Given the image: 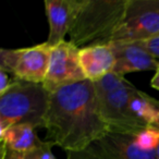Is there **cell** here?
Segmentation results:
<instances>
[{
  "label": "cell",
  "mask_w": 159,
  "mask_h": 159,
  "mask_svg": "<svg viewBox=\"0 0 159 159\" xmlns=\"http://www.w3.org/2000/svg\"><path fill=\"white\" fill-rule=\"evenodd\" d=\"M44 129L46 141L66 152H81L108 134L94 82L85 80L49 93Z\"/></svg>",
  "instance_id": "1"
},
{
  "label": "cell",
  "mask_w": 159,
  "mask_h": 159,
  "mask_svg": "<svg viewBox=\"0 0 159 159\" xmlns=\"http://www.w3.org/2000/svg\"><path fill=\"white\" fill-rule=\"evenodd\" d=\"M129 0H82L70 30V42L77 48L107 43L120 26Z\"/></svg>",
  "instance_id": "2"
},
{
  "label": "cell",
  "mask_w": 159,
  "mask_h": 159,
  "mask_svg": "<svg viewBox=\"0 0 159 159\" xmlns=\"http://www.w3.org/2000/svg\"><path fill=\"white\" fill-rule=\"evenodd\" d=\"M49 93L43 84L14 79L6 93L0 95V132L16 124L44 128Z\"/></svg>",
  "instance_id": "3"
},
{
  "label": "cell",
  "mask_w": 159,
  "mask_h": 159,
  "mask_svg": "<svg viewBox=\"0 0 159 159\" xmlns=\"http://www.w3.org/2000/svg\"><path fill=\"white\" fill-rule=\"evenodd\" d=\"M94 87L99 112L110 132L137 135L146 130L130 112L129 100L135 86L124 76L110 73L94 83Z\"/></svg>",
  "instance_id": "4"
},
{
  "label": "cell",
  "mask_w": 159,
  "mask_h": 159,
  "mask_svg": "<svg viewBox=\"0 0 159 159\" xmlns=\"http://www.w3.org/2000/svg\"><path fill=\"white\" fill-rule=\"evenodd\" d=\"M51 46L46 42L31 47L0 50V68L20 81L43 84L47 74Z\"/></svg>",
  "instance_id": "5"
},
{
  "label": "cell",
  "mask_w": 159,
  "mask_h": 159,
  "mask_svg": "<svg viewBox=\"0 0 159 159\" xmlns=\"http://www.w3.org/2000/svg\"><path fill=\"white\" fill-rule=\"evenodd\" d=\"M159 36V0H129L120 26L107 43L143 42Z\"/></svg>",
  "instance_id": "6"
},
{
  "label": "cell",
  "mask_w": 159,
  "mask_h": 159,
  "mask_svg": "<svg viewBox=\"0 0 159 159\" xmlns=\"http://www.w3.org/2000/svg\"><path fill=\"white\" fill-rule=\"evenodd\" d=\"M66 159H157L156 150H146L135 135L109 132L81 152H66Z\"/></svg>",
  "instance_id": "7"
},
{
  "label": "cell",
  "mask_w": 159,
  "mask_h": 159,
  "mask_svg": "<svg viewBox=\"0 0 159 159\" xmlns=\"http://www.w3.org/2000/svg\"><path fill=\"white\" fill-rule=\"evenodd\" d=\"M79 51L80 48L66 40L51 47L48 70L43 82L48 93L86 80L80 64Z\"/></svg>",
  "instance_id": "8"
},
{
  "label": "cell",
  "mask_w": 159,
  "mask_h": 159,
  "mask_svg": "<svg viewBox=\"0 0 159 159\" xmlns=\"http://www.w3.org/2000/svg\"><path fill=\"white\" fill-rule=\"evenodd\" d=\"M112 47L116 57L113 68L115 74L124 76L128 73L155 71L159 69V60L156 59L139 42L107 43Z\"/></svg>",
  "instance_id": "9"
},
{
  "label": "cell",
  "mask_w": 159,
  "mask_h": 159,
  "mask_svg": "<svg viewBox=\"0 0 159 159\" xmlns=\"http://www.w3.org/2000/svg\"><path fill=\"white\" fill-rule=\"evenodd\" d=\"M44 3L49 24L46 43L55 47L63 42L64 36L70 33L82 0H45Z\"/></svg>",
  "instance_id": "10"
},
{
  "label": "cell",
  "mask_w": 159,
  "mask_h": 159,
  "mask_svg": "<svg viewBox=\"0 0 159 159\" xmlns=\"http://www.w3.org/2000/svg\"><path fill=\"white\" fill-rule=\"evenodd\" d=\"M79 60L86 80L94 83L112 73L116 63L112 47L107 43L80 48Z\"/></svg>",
  "instance_id": "11"
},
{
  "label": "cell",
  "mask_w": 159,
  "mask_h": 159,
  "mask_svg": "<svg viewBox=\"0 0 159 159\" xmlns=\"http://www.w3.org/2000/svg\"><path fill=\"white\" fill-rule=\"evenodd\" d=\"M1 145L14 152L27 154L39 147L44 141L38 137L35 128L30 124H16L0 132Z\"/></svg>",
  "instance_id": "12"
},
{
  "label": "cell",
  "mask_w": 159,
  "mask_h": 159,
  "mask_svg": "<svg viewBox=\"0 0 159 159\" xmlns=\"http://www.w3.org/2000/svg\"><path fill=\"white\" fill-rule=\"evenodd\" d=\"M130 112L143 128L147 129L159 116V100L134 87L129 100Z\"/></svg>",
  "instance_id": "13"
},
{
  "label": "cell",
  "mask_w": 159,
  "mask_h": 159,
  "mask_svg": "<svg viewBox=\"0 0 159 159\" xmlns=\"http://www.w3.org/2000/svg\"><path fill=\"white\" fill-rule=\"evenodd\" d=\"M135 137L137 144L146 150H156L159 145V132L152 128H147Z\"/></svg>",
  "instance_id": "14"
},
{
  "label": "cell",
  "mask_w": 159,
  "mask_h": 159,
  "mask_svg": "<svg viewBox=\"0 0 159 159\" xmlns=\"http://www.w3.org/2000/svg\"><path fill=\"white\" fill-rule=\"evenodd\" d=\"M52 146L53 145L50 142L44 141V143L39 147L25 154V157H26V159H56L52 152H51Z\"/></svg>",
  "instance_id": "15"
},
{
  "label": "cell",
  "mask_w": 159,
  "mask_h": 159,
  "mask_svg": "<svg viewBox=\"0 0 159 159\" xmlns=\"http://www.w3.org/2000/svg\"><path fill=\"white\" fill-rule=\"evenodd\" d=\"M139 43H141L156 59L159 60V36H156V37L149 38V39H146Z\"/></svg>",
  "instance_id": "16"
},
{
  "label": "cell",
  "mask_w": 159,
  "mask_h": 159,
  "mask_svg": "<svg viewBox=\"0 0 159 159\" xmlns=\"http://www.w3.org/2000/svg\"><path fill=\"white\" fill-rule=\"evenodd\" d=\"M14 82V77H10V74L6 70L0 68V95L9 89V87Z\"/></svg>",
  "instance_id": "17"
},
{
  "label": "cell",
  "mask_w": 159,
  "mask_h": 159,
  "mask_svg": "<svg viewBox=\"0 0 159 159\" xmlns=\"http://www.w3.org/2000/svg\"><path fill=\"white\" fill-rule=\"evenodd\" d=\"M1 159H26L25 154L18 152L1 145Z\"/></svg>",
  "instance_id": "18"
},
{
  "label": "cell",
  "mask_w": 159,
  "mask_h": 159,
  "mask_svg": "<svg viewBox=\"0 0 159 159\" xmlns=\"http://www.w3.org/2000/svg\"><path fill=\"white\" fill-rule=\"evenodd\" d=\"M150 84H152V86L154 87L155 89L159 91V69L156 71V72H155V75L152 76Z\"/></svg>",
  "instance_id": "19"
},
{
  "label": "cell",
  "mask_w": 159,
  "mask_h": 159,
  "mask_svg": "<svg viewBox=\"0 0 159 159\" xmlns=\"http://www.w3.org/2000/svg\"><path fill=\"white\" fill-rule=\"evenodd\" d=\"M149 128H152V129H155L156 131H158L159 132V116L157 117V119L155 120L154 122H152V124L149 126Z\"/></svg>",
  "instance_id": "20"
},
{
  "label": "cell",
  "mask_w": 159,
  "mask_h": 159,
  "mask_svg": "<svg viewBox=\"0 0 159 159\" xmlns=\"http://www.w3.org/2000/svg\"><path fill=\"white\" fill-rule=\"evenodd\" d=\"M156 158L159 159V145H158V147H157V149H156Z\"/></svg>",
  "instance_id": "21"
}]
</instances>
